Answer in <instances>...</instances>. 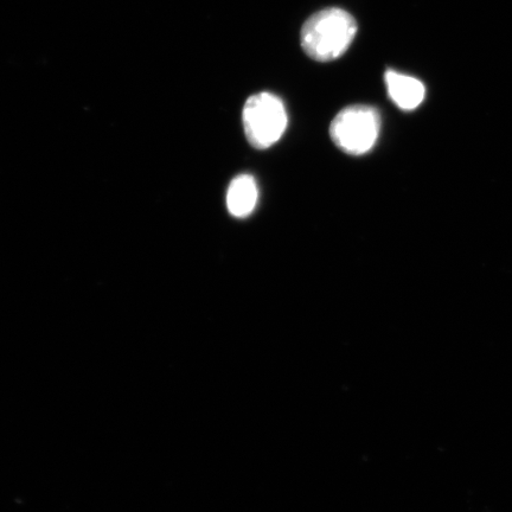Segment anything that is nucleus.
I'll return each instance as SVG.
<instances>
[{"instance_id": "obj_3", "label": "nucleus", "mask_w": 512, "mask_h": 512, "mask_svg": "<svg viewBox=\"0 0 512 512\" xmlns=\"http://www.w3.org/2000/svg\"><path fill=\"white\" fill-rule=\"evenodd\" d=\"M381 118L374 107L356 105L339 112L330 126V137L339 150L351 156L369 152L379 139Z\"/></svg>"}, {"instance_id": "obj_2", "label": "nucleus", "mask_w": 512, "mask_h": 512, "mask_svg": "<svg viewBox=\"0 0 512 512\" xmlns=\"http://www.w3.org/2000/svg\"><path fill=\"white\" fill-rule=\"evenodd\" d=\"M288 119L284 102L271 93L254 94L242 111L246 138L254 149H270L286 131Z\"/></svg>"}, {"instance_id": "obj_5", "label": "nucleus", "mask_w": 512, "mask_h": 512, "mask_svg": "<svg viewBox=\"0 0 512 512\" xmlns=\"http://www.w3.org/2000/svg\"><path fill=\"white\" fill-rule=\"evenodd\" d=\"M258 198V184L253 176L235 177L227 192V208L230 215L238 217V219H245L253 213Z\"/></svg>"}, {"instance_id": "obj_1", "label": "nucleus", "mask_w": 512, "mask_h": 512, "mask_svg": "<svg viewBox=\"0 0 512 512\" xmlns=\"http://www.w3.org/2000/svg\"><path fill=\"white\" fill-rule=\"evenodd\" d=\"M356 32L357 23L348 11L329 8L307 19L300 32V43L310 59L330 62L349 49Z\"/></svg>"}, {"instance_id": "obj_4", "label": "nucleus", "mask_w": 512, "mask_h": 512, "mask_svg": "<svg viewBox=\"0 0 512 512\" xmlns=\"http://www.w3.org/2000/svg\"><path fill=\"white\" fill-rule=\"evenodd\" d=\"M384 83H386L390 100L403 111L415 110L425 99V86L412 76L387 70L384 74Z\"/></svg>"}]
</instances>
